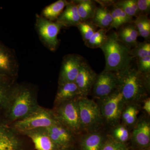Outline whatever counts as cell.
Returning a JSON list of instances; mask_svg holds the SVG:
<instances>
[{"instance_id": "cell-12", "label": "cell", "mask_w": 150, "mask_h": 150, "mask_svg": "<svg viewBox=\"0 0 150 150\" xmlns=\"http://www.w3.org/2000/svg\"><path fill=\"white\" fill-rule=\"evenodd\" d=\"M133 144L140 149H145L150 144V123L148 119L142 118L137 120L131 137Z\"/></svg>"}, {"instance_id": "cell-34", "label": "cell", "mask_w": 150, "mask_h": 150, "mask_svg": "<svg viewBox=\"0 0 150 150\" xmlns=\"http://www.w3.org/2000/svg\"><path fill=\"white\" fill-rule=\"evenodd\" d=\"M121 27L125 30V32L127 33L134 44L137 45L138 43L137 38L139 35V34L134 23L124 25Z\"/></svg>"}, {"instance_id": "cell-20", "label": "cell", "mask_w": 150, "mask_h": 150, "mask_svg": "<svg viewBox=\"0 0 150 150\" xmlns=\"http://www.w3.org/2000/svg\"><path fill=\"white\" fill-rule=\"evenodd\" d=\"M90 21L96 27L107 29L108 31L112 22L110 9L101 6L97 7L93 17Z\"/></svg>"}, {"instance_id": "cell-31", "label": "cell", "mask_w": 150, "mask_h": 150, "mask_svg": "<svg viewBox=\"0 0 150 150\" xmlns=\"http://www.w3.org/2000/svg\"><path fill=\"white\" fill-rule=\"evenodd\" d=\"M76 27L80 32L84 42L90 38L96 32L98 28L90 20L81 22L76 25Z\"/></svg>"}, {"instance_id": "cell-33", "label": "cell", "mask_w": 150, "mask_h": 150, "mask_svg": "<svg viewBox=\"0 0 150 150\" xmlns=\"http://www.w3.org/2000/svg\"><path fill=\"white\" fill-rule=\"evenodd\" d=\"M137 69L143 74H150V56L137 59Z\"/></svg>"}, {"instance_id": "cell-11", "label": "cell", "mask_w": 150, "mask_h": 150, "mask_svg": "<svg viewBox=\"0 0 150 150\" xmlns=\"http://www.w3.org/2000/svg\"><path fill=\"white\" fill-rule=\"evenodd\" d=\"M85 61L83 57L79 54L65 55L62 60L59 73V85L74 82L81 66Z\"/></svg>"}, {"instance_id": "cell-28", "label": "cell", "mask_w": 150, "mask_h": 150, "mask_svg": "<svg viewBox=\"0 0 150 150\" xmlns=\"http://www.w3.org/2000/svg\"><path fill=\"white\" fill-rule=\"evenodd\" d=\"M107 29L100 28L92 35L85 45L88 48L95 49L100 48L107 39Z\"/></svg>"}, {"instance_id": "cell-10", "label": "cell", "mask_w": 150, "mask_h": 150, "mask_svg": "<svg viewBox=\"0 0 150 150\" xmlns=\"http://www.w3.org/2000/svg\"><path fill=\"white\" fill-rule=\"evenodd\" d=\"M18 59L13 49L0 41V77L15 80L19 71Z\"/></svg>"}, {"instance_id": "cell-21", "label": "cell", "mask_w": 150, "mask_h": 150, "mask_svg": "<svg viewBox=\"0 0 150 150\" xmlns=\"http://www.w3.org/2000/svg\"><path fill=\"white\" fill-rule=\"evenodd\" d=\"M69 2L67 0L56 1L44 8L40 15L48 20L56 21Z\"/></svg>"}, {"instance_id": "cell-2", "label": "cell", "mask_w": 150, "mask_h": 150, "mask_svg": "<svg viewBox=\"0 0 150 150\" xmlns=\"http://www.w3.org/2000/svg\"><path fill=\"white\" fill-rule=\"evenodd\" d=\"M116 74L118 88L126 104L137 103L149 92L150 74L140 73L132 63Z\"/></svg>"}, {"instance_id": "cell-27", "label": "cell", "mask_w": 150, "mask_h": 150, "mask_svg": "<svg viewBox=\"0 0 150 150\" xmlns=\"http://www.w3.org/2000/svg\"><path fill=\"white\" fill-rule=\"evenodd\" d=\"M139 34L145 39V41H149L150 37V20L146 16L140 15L136 18L134 21Z\"/></svg>"}, {"instance_id": "cell-35", "label": "cell", "mask_w": 150, "mask_h": 150, "mask_svg": "<svg viewBox=\"0 0 150 150\" xmlns=\"http://www.w3.org/2000/svg\"><path fill=\"white\" fill-rule=\"evenodd\" d=\"M137 4L140 15L148 16L150 12V0H137Z\"/></svg>"}, {"instance_id": "cell-3", "label": "cell", "mask_w": 150, "mask_h": 150, "mask_svg": "<svg viewBox=\"0 0 150 150\" xmlns=\"http://www.w3.org/2000/svg\"><path fill=\"white\" fill-rule=\"evenodd\" d=\"M100 48L105 58V71L118 72L129 67L134 59L130 54L131 49L118 39L113 30L107 35V40Z\"/></svg>"}, {"instance_id": "cell-26", "label": "cell", "mask_w": 150, "mask_h": 150, "mask_svg": "<svg viewBox=\"0 0 150 150\" xmlns=\"http://www.w3.org/2000/svg\"><path fill=\"white\" fill-rule=\"evenodd\" d=\"M114 126L109 137L116 142L126 144L131 137L129 127L123 123L118 124Z\"/></svg>"}, {"instance_id": "cell-24", "label": "cell", "mask_w": 150, "mask_h": 150, "mask_svg": "<svg viewBox=\"0 0 150 150\" xmlns=\"http://www.w3.org/2000/svg\"><path fill=\"white\" fill-rule=\"evenodd\" d=\"M15 80L0 77V116L4 109L14 86Z\"/></svg>"}, {"instance_id": "cell-36", "label": "cell", "mask_w": 150, "mask_h": 150, "mask_svg": "<svg viewBox=\"0 0 150 150\" xmlns=\"http://www.w3.org/2000/svg\"><path fill=\"white\" fill-rule=\"evenodd\" d=\"M96 2L100 4V6L108 8L112 6L115 4L116 1H96Z\"/></svg>"}, {"instance_id": "cell-18", "label": "cell", "mask_w": 150, "mask_h": 150, "mask_svg": "<svg viewBox=\"0 0 150 150\" xmlns=\"http://www.w3.org/2000/svg\"><path fill=\"white\" fill-rule=\"evenodd\" d=\"M80 96H81L80 91L75 82L59 85L55 103L58 104L64 101L76 99Z\"/></svg>"}, {"instance_id": "cell-15", "label": "cell", "mask_w": 150, "mask_h": 150, "mask_svg": "<svg viewBox=\"0 0 150 150\" xmlns=\"http://www.w3.org/2000/svg\"><path fill=\"white\" fill-rule=\"evenodd\" d=\"M15 131L0 118V150H22V143Z\"/></svg>"}, {"instance_id": "cell-13", "label": "cell", "mask_w": 150, "mask_h": 150, "mask_svg": "<svg viewBox=\"0 0 150 150\" xmlns=\"http://www.w3.org/2000/svg\"><path fill=\"white\" fill-rule=\"evenodd\" d=\"M97 74L85 61L81 66L74 82L79 90L81 96L87 97L91 91Z\"/></svg>"}, {"instance_id": "cell-5", "label": "cell", "mask_w": 150, "mask_h": 150, "mask_svg": "<svg viewBox=\"0 0 150 150\" xmlns=\"http://www.w3.org/2000/svg\"><path fill=\"white\" fill-rule=\"evenodd\" d=\"M59 123L53 110L40 106L27 117L9 126L14 131L22 133L30 130L48 128Z\"/></svg>"}, {"instance_id": "cell-7", "label": "cell", "mask_w": 150, "mask_h": 150, "mask_svg": "<svg viewBox=\"0 0 150 150\" xmlns=\"http://www.w3.org/2000/svg\"><path fill=\"white\" fill-rule=\"evenodd\" d=\"M78 98L56 105L54 112L60 123L74 134L82 131Z\"/></svg>"}, {"instance_id": "cell-30", "label": "cell", "mask_w": 150, "mask_h": 150, "mask_svg": "<svg viewBox=\"0 0 150 150\" xmlns=\"http://www.w3.org/2000/svg\"><path fill=\"white\" fill-rule=\"evenodd\" d=\"M130 54L134 59L137 58V59L150 56L149 41L138 42L137 45L130 50Z\"/></svg>"}, {"instance_id": "cell-4", "label": "cell", "mask_w": 150, "mask_h": 150, "mask_svg": "<svg viewBox=\"0 0 150 150\" xmlns=\"http://www.w3.org/2000/svg\"><path fill=\"white\" fill-rule=\"evenodd\" d=\"M78 101L82 131H98L104 122L98 103L87 97H79Z\"/></svg>"}, {"instance_id": "cell-16", "label": "cell", "mask_w": 150, "mask_h": 150, "mask_svg": "<svg viewBox=\"0 0 150 150\" xmlns=\"http://www.w3.org/2000/svg\"><path fill=\"white\" fill-rule=\"evenodd\" d=\"M32 140L36 150H59L52 142L46 128L30 130L22 133Z\"/></svg>"}, {"instance_id": "cell-37", "label": "cell", "mask_w": 150, "mask_h": 150, "mask_svg": "<svg viewBox=\"0 0 150 150\" xmlns=\"http://www.w3.org/2000/svg\"><path fill=\"white\" fill-rule=\"evenodd\" d=\"M143 109L147 113L148 115L150 114V98L148 97L144 100L143 104Z\"/></svg>"}, {"instance_id": "cell-14", "label": "cell", "mask_w": 150, "mask_h": 150, "mask_svg": "<svg viewBox=\"0 0 150 150\" xmlns=\"http://www.w3.org/2000/svg\"><path fill=\"white\" fill-rule=\"evenodd\" d=\"M46 129L52 142L60 149L68 148L73 141L74 133L62 123Z\"/></svg>"}, {"instance_id": "cell-22", "label": "cell", "mask_w": 150, "mask_h": 150, "mask_svg": "<svg viewBox=\"0 0 150 150\" xmlns=\"http://www.w3.org/2000/svg\"><path fill=\"white\" fill-rule=\"evenodd\" d=\"M78 13L82 22L91 20L93 17L97 8L95 1L91 0L75 1Z\"/></svg>"}, {"instance_id": "cell-6", "label": "cell", "mask_w": 150, "mask_h": 150, "mask_svg": "<svg viewBox=\"0 0 150 150\" xmlns=\"http://www.w3.org/2000/svg\"><path fill=\"white\" fill-rule=\"evenodd\" d=\"M98 100V104L104 122L113 126L119 124L126 104L118 87L110 95Z\"/></svg>"}, {"instance_id": "cell-1", "label": "cell", "mask_w": 150, "mask_h": 150, "mask_svg": "<svg viewBox=\"0 0 150 150\" xmlns=\"http://www.w3.org/2000/svg\"><path fill=\"white\" fill-rule=\"evenodd\" d=\"M40 106L33 89L29 86L16 83L0 118L9 126L27 117Z\"/></svg>"}, {"instance_id": "cell-19", "label": "cell", "mask_w": 150, "mask_h": 150, "mask_svg": "<svg viewBox=\"0 0 150 150\" xmlns=\"http://www.w3.org/2000/svg\"><path fill=\"white\" fill-rule=\"evenodd\" d=\"M106 139L98 131L87 133L81 139V150H101Z\"/></svg>"}, {"instance_id": "cell-23", "label": "cell", "mask_w": 150, "mask_h": 150, "mask_svg": "<svg viewBox=\"0 0 150 150\" xmlns=\"http://www.w3.org/2000/svg\"><path fill=\"white\" fill-rule=\"evenodd\" d=\"M112 6L110 10L112 16V22L108 31L112 28L118 30L124 25L134 23L133 17L129 16L122 10L114 4Z\"/></svg>"}, {"instance_id": "cell-29", "label": "cell", "mask_w": 150, "mask_h": 150, "mask_svg": "<svg viewBox=\"0 0 150 150\" xmlns=\"http://www.w3.org/2000/svg\"><path fill=\"white\" fill-rule=\"evenodd\" d=\"M114 5L121 9L129 16L137 18L140 13L137 4V0H121L116 1Z\"/></svg>"}, {"instance_id": "cell-8", "label": "cell", "mask_w": 150, "mask_h": 150, "mask_svg": "<svg viewBox=\"0 0 150 150\" xmlns=\"http://www.w3.org/2000/svg\"><path fill=\"white\" fill-rule=\"evenodd\" d=\"M35 28L39 39L43 45L50 51L58 49L59 41L58 36L64 26L61 23L44 18L40 15L35 17Z\"/></svg>"}, {"instance_id": "cell-9", "label": "cell", "mask_w": 150, "mask_h": 150, "mask_svg": "<svg viewBox=\"0 0 150 150\" xmlns=\"http://www.w3.org/2000/svg\"><path fill=\"white\" fill-rule=\"evenodd\" d=\"M118 80L116 73L103 71L97 75L93 86V94L100 100L108 96L118 88Z\"/></svg>"}, {"instance_id": "cell-32", "label": "cell", "mask_w": 150, "mask_h": 150, "mask_svg": "<svg viewBox=\"0 0 150 150\" xmlns=\"http://www.w3.org/2000/svg\"><path fill=\"white\" fill-rule=\"evenodd\" d=\"M101 150H129L126 144L114 141L110 137L106 139Z\"/></svg>"}, {"instance_id": "cell-17", "label": "cell", "mask_w": 150, "mask_h": 150, "mask_svg": "<svg viewBox=\"0 0 150 150\" xmlns=\"http://www.w3.org/2000/svg\"><path fill=\"white\" fill-rule=\"evenodd\" d=\"M56 21L61 23L64 28L76 26L81 22L78 13L76 1L69 2Z\"/></svg>"}, {"instance_id": "cell-38", "label": "cell", "mask_w": 150, "mask_h": 150, "mask_svg": "<svg viewBox=\"0 0 150 150\" xmlns=\"http://www.w3.org/2000/svg\"><path fill=\"white\" fill-rule=\"evenodd\" d=\"M59 150H68L67 149V148H61L59 149Z\"/></svg>"}, {"instance_id": "cell-25", "label": "cell", "mask_w": 150, "mask_h": 150, "mask_svg": "<svg viewBox=\"0 0 150 150\" xmlns=\"http://www.w3.org/2000/svg\"><path fill=\"white\" fill-rule=\"evenodd\" d=\"M139 112V108L137 103L126 104L121 114V119L123 124L128 127L135 126L138 120L137 115Z\"/></svg>"}]
</instances>
